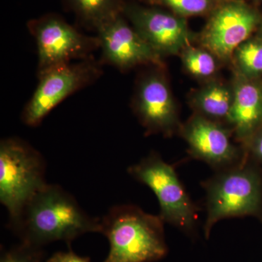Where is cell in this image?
Instances as JSON below:
<instances>
[{"mask_svg":"<svg viewBox=\"0 0 262 262\" xmlns=\"http://www.w3.org/2000/svg\"><path fill=\"white\" fill-rule=\"evenodd\" d=\"M233 102V89L221 82H213L193 95L192 104L196 114L215 122L226 120Z\"/></svg>","mask_w":262,"mask_h":262,"instance_id":"cell-14","label":"cell"},{"mask_svg":"<svg viewBox=\"0 0 262 262\" xmlns=\"http://www.w3.org/2000/svg\"><path fill=\"white\" fill-rule=\"evenodd\" d=\"M163 67H154L139 80L133 107L148 134L173 135L179 127L178 113Z\"/></svg>","mask_w":262,"mask_h":262,"instance_id":"cell-9","label":"cell"},{"mask_svg":"<svg viewBox=\"0 0 262 262\" xmlns=\"http://www.w3.org/2000/svg\"><path fill=\"white\" fill-rule=\"evenodd\" d=\"M127 172L154 192L159 202V215L164 222L185 233H194L198 210L171 165L151 152L129 167Z\"/></svg>","mask_w":262,"mask_h":262,"instance_id":"cell-5","label":"cell"},{"mask_svg":"<svg viewBox=\"0 0 262 262\" xmlns=\"http://www.w3.org/2000/svg\"><path fill=\"white\" fill-rule=\"evenodd\" d=\"M46 262H91V258L81 256L70 248L67 251H58L47 258Z\"/></svg>","mask_w":262,"mask_h":262,"instance_id":"cell-20","label":"cell"},{"mask_svg":"<svg viewBox=\"0 0 262 262\" xmlns=\"http://www.w3.org/2000/svg\"><path fill=\"white\" fill-rule=\"evenodd\" d=\"M96 31L102 63L121 71L141 65L164 67L163 56L127 23L123 14L106 22Z\"/></svg>","mask_w":262,"mask_h":262,"instance_id":"cell-10","label":"cell"},{"mask_svg":"<svg viewBox=\"0 0 262 262\" xmlns=\"http://www.w3.org/2000/svg\"><path fill=\"white\" fill-rule=\"evenodd\" d=\"M254 80L236 72L233 102L227 120L245 144L262 127V89Z\"/></svg>","mask_w":262,"mask_h":262,"instance_id":"cell-13","label":"cell"},{"mask_svg":"<svg viewBox=\"0 0 262 262\" xmlns=\"http://www.w3.org/2000/svg\"><path fill=\"white\" fill-rule=\"evenodd\" d=\"M82 23L97 29L122 14L124 0H63Z\"/></svg>","mask_w":262,"mask_h":262,"instance_id":"cell-15","label":"cell"},{"mask_svg":"<svg viewBox=\"0 0 262 262\" xmlns=\"http://www.w3.org/2000/svg\"><path fill=\"white\" fill-rule=\"evenodd\" d=\"M261 89H262V84H261Z\"/></svg>","mask_w":262,"mask_h":262,"instance_id":"cell-23","label":"cell"},{"mask_svg":"<svg viewBox=\"0 0 262 262\" xmlns=\"http://www.w3.org/2000/svg\"><path fill=\"white\" fill-rule=\"evenodd\" d=\"M38 52L37 75L75 59L91 57L100 48L98 37H89L56 14H47L27 23Z\"/></svg>","mask_w":262,"mask_h":262,"instance_id":"cell-7","label":"cell"},{"mask_svg":"<svg viewBox=\"0 0 262 262\" xmlns=\"http://www.w3.org/2000/svg\"><path fill=\"white\" fill-rule=\"evenodd\" d=\"M151 4L163 5L181 17L204 14L211 10L213 0H146Z\"/></svg>","mask_w":262,"mask_h":262,"instance_id":"cell-19","label":"cell"},{"mask_svg":"<svg viewBox=\"0 0 262 262\" xmlns=\"http://www.w3.org/2000/svg\"><path fill=\"white\" fill-rule=\"evenodd\" d=\"M206 190L207 217L204 226L206 239L213 226L224 219L261 216L262 180L257 170L241 161L222 169L208 180Z\"/></svg>","mask_w":262,"mask_h":262,"instance_id":"cell-3","label":"cell"},{"mask_svg":"<svg viewBox=\"0 0 262 262\" xmlns=\"http://www.w3.org/2000/svg\"><path fill=\"white\" fill-rule=\"evenodd\" d=\"M237 72L251 80L262 75V38H250L234 51Z\"/></svg>","mask_w":262,"mask_h":262,"instance_id":"cell-16","label":"cell"},{"mask_svg":"<svg viewBox=\"0 0 262 262\" xmlns=\"http://www.w3.org/2000/svg\"><path fill=\"white\" fill-rule=\"evenodd\" d=\"M46 163L37 149L18 138L0 141V203L13 222L32 196L48 184Z\"/></svg>","mask_w":262,"mask_h":262,"instance_id":"cell-4","label":"cell"},{"mask_svg":"<svg viewBox=\"0 0 262 262\" xmlns=\"http://www.w3.org/2000/svg\"><path fill=\"white\" fill-rule=\"evenodd\" d=\"M183 65L190 75L196 78H209L218 70L216 58L206 48L187 46L181 53Z\"/></svg>","mask_w":262,"mask_h":262,"instance_id":"cell-17","label":"cell"},{"mask_svg":"<svg viewBox=\"0 0 262 262\" xmlns=\"http://www.w3.org/2000/svg\"><path fill=\"white\" fill-rule=\"evenodd\" d=\"M260 37L262 38V28H261V35H260Z\"/></svg>","mask_w":262,"mask_h":262,"instance_id":"cell-22","label":"cell"},{"mask_svg":"<svg viewBox=\"0 0 262 262\" xmlns=\"http://www.w3.org/2000/svg\"><path fill=\"white\" fill-rule=\"evenodd\" d=\"M44 248L20 242L9 249L2 248L0 262H46Z\"/></svg>","mask_w":262,"mask_h":262,"instance_id":"cell-18","label":"cell"},{"mask_svg":"<svg viewBox=\"0 0 262 262\" xmlns=\"http://www.w3.org/2000/svg\"><path fill=\"white\" fill-rule=\"evenodd\" d=\"M246 145L251 156L262 163V127L246 143Z\"/></svg>","mask_w":262,"mask_h":262,"instance_id":"cell-21","label":"cell"},{"mask_svg":"<svg viewBox=\"0 0 262 262\" xmlns=\"http://www.w3.org/2000/svg\"><path fill=\"white\" fill-rule=\"evenodd\" d=\"M102 64L91 56L38 76L39 83L22 112V122L27 126H39L63 100L97 80L103 74Z\"/></svg>","mask_w":262,"mask_h":262,"instance_id":"cell-6","label":"cell"},{"mask_svg":"<svg viewBox=\"0 0 262 262\" xmlns=\"http://www.w3.org/2000/svg\"><path fill=\"white\" fill-rule=\"evenodd\" d=\"M8 227L20 242L44 248L63 241L70 246L84 234L100 233L101 220L88 214L61 186L48 183Z\"/></svg>","mask_w":262,"mask_h":262,"instance_id":"cell-1","label":"cell"},{"mask_svg":"<svg viewBox=\"0 0 262 262\" xmlns=\"http://www.w3.org/2000/svg\"><path fill=\"white\" fill-rule=\"evenodd\" d=\"M160 215L146 213L134 205H118L101 220V232L110 243L103 262H155L168 249Z\"/></svg>","mask_w":262,"mask_h":262,"instance_id":"cell-2","label":"cell"},{"mask_svg":"<svg viewBox=\"0 0 262 262\" xmlns=\"http://www.w3.org/2000/svg\"><path fill=\"white\" fill-rule=\"evenodd\" d=\"M122 14L160 56L178 55L190 46L191 33L183 17L131 4H125Z\"/></svg>","mask_w":262,"mask_h":262,"instance_id":"cell-11","label":"cell"},{"mask_svg":"<svg viewBox=\"0 0 262 262\" xmlns=\"http://www.w3.org/2000/svg\"><path fill=\"white\" fill-rule=\"evenodd\" d=\"M182 134L190 154L214 168L222 170L242 161L229 131L220 122L195 114L182 127Z\"/></svg>","mask_w":262,"mask_h":262,"instance_id":"cell-12","label":"cell"},{"mask_svg":"<svg viewBox=\"0 0 262 262\" xmlns=\"http://www.w3.org/2000/svg\"><path fill=\"white\" fill-rule=\"evenodd\" d=\"M259 17L244 2L231 0L213 13L201 34L203 48L221 61H228L257 27Z\"/></svg>","mask_w":262,"mask_h":262,"instance_id":"cell-8","label":"cell"}]
</instances>
